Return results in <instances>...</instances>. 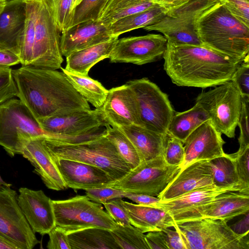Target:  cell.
<instances>
[{"instance_id":"obj_1","label":"cell","mask_w":249,"mask_h":249,"mask_svg":"<svg viewBox=\"0 0 249 249\" xmlns=\"http://www.w3.org/2000/svg\"><path fill=\"white\" fill-rule=\"evenodd\" d=\"M12 75L17 97L36 120L91 109L63 71L21 66L12 70Z\"/></svg>"},{"instance_id":"obj_2","label":"cell","mask_w":249,"mask_h":249,"mask_svg":"<svg viewBox=\"0 0 249 249\" xmlns=\"http://www.w3.org/2000/svg\"><path fill=\"white\" fill-rule=\"evenodd\" d=\"M163 58L164 70L174 84L202 89L231 81L241 62L203 46L168 42Z\"/></svg>"},{"instance_id":"obj_3","label":"cell","mask_w":249,"mask_h":249,"mask_svg":"<svg viewBox=\"0 0 249 249\" xmlns=\"http://www.w3.org/2000/svg\"><path fill=\"white\" fill-rule=\"evenodd\" d=\"M196 29L204 47L240 62L249 56V26L220 1L199 18Z\"/></svg>"},{"instance_id":"obj_4","label":"cell","mask_w":249,"mask_h":249,"mask_svg":"<svg viewBox=\"0 0 249 249\" xmlns=\"http://www.w3.org/2000/svg\"><path fill=\"white\" fill-rule=\"evenodd\" d=\"M105 130L106 128L77 142H64L53 139H44V142L51 155L99 167L115 181L131 169L106 137Z\"/></svg>"},{"instance_id":"obj_5","label":"cell","mask_w":249,"mask_h":249,"mask_svg":"<svg viewBox=\"0 0 249 249\" xmlns=\"http://www.w3.org/2000/svg\"><path fill=\"white\" fill-rule=\"evenodd\" d=\"M38 138L50 137L20 99L13 98L0 105V145L9 156L21 155L25 143Z\"/></svg>"},{"instance_id":"obj_6","label":"cell","mask_w":249,"mask_h":249,"mask_svg":"<svg viewBox=\"0 0 249 249\" xmlns=\"http://www.w3.org/2000/svg\"><path fill=\"white\" fill-rule=\"evenodd\" d=\"M219 2V0H190L167 11L161 18L143 29L161 33L168 42L175 45L203 46L197 34V22Z\"/></svg>"},{"instance_id":"obj_7","label":"cell","mask_w":249,"mask_h":249,"mask_svg":"<svg viewBox=\"0 0 249 249\" xmlns=\"http://www.w3.org/2000/svg\"><path fill=\"white\" fill-rule=\"evenodd\" d=\"M187 249H249V234L235 233L220 219L201 218L176 225Z\"/></svg>"},{"instance_id":"obj_8","label":"cell","mask_w":249,"mask_h":249,"mask_svg":"<svg viewBox=\"0 0 249 249\" xmlns=\"http://www.w3.org/2000/svg\"><path fill=\"white\" fill-rule=\"evenodd\" d=\"M55 226L67 234L93 227L112 231L117 224L100 203L93 202L86 195L65 200H53Z\"/></svg>"},{"instance_id":"obj_9","label":"cell","mask_w":249,"mask_h":249,"mask_svg":"<svg viewBox=\"0 0 249 249\" xmlns=\"http://www.w3.org/2000/svg\"><path fill=\"white\" fill-rule=\"evenodd\" d=\"M207 113L215 128L230 138L235 137L242 105V97L231 80L202 92L196 98Z\"/></svg>"},{"instance_id":"obj_10","label":"cell","mask_w":249,"mask_h":249,"mask_svg":"<svg viewBox=\"0 0 249 249\" xmlns=\"http://www.w3.org/2000/svg\"><path fill=\"white\" fill-rule=\"evenodd\" d=\"M60 30L48 0H37L33 57L30 66L58 70L63 58L60 49Z\"/></svg>"},{"instance_id":"obj_11","label":"cell","mask_w":249,"mask_h":249,"mask_svg":"<svg viewBox=\"0 0 249 249\" xmlns=\"http://www.w3.org/2000/svg\"><path fill=\"white\" fill-rule=\"evenodd\" d=\"M181 170L168 164L163 156L141 162L135 168L108 186L128 193L158 196Z\"/></svg>"},{"instance_id":"obj_12","label":"cell","mask_w":249,"mask_h":249,"mask_svg":"<svg viewBox=\"0 0 249 249\" xmlns=\"http://www.w3.org/2000/svg\"><path fill=\"white\" fill-rule=\"evenodd\" d=\"M138 103L143 127L161 133L167 129L175 111L167 94L147 78L128 81Z\"/></svg>"},{"instance_id":"obj_13","label":"cell","mask_w":249,"mask_h":249,"mask_svg":"<svg viewBox=\"0 0 249 249\" xmlns=\"http://www.w3.org/2000/svg\"><path fill=\"white\" fill-rule=\"evenodd\" d=\"M48 139L75 140L104 130L108 124L100 109L77 110L37 120Z\"/></svg>"},{"instance_id":"obj_14","label":"cell","mask_w":249,"mask_h":249,"mask_svg":"<svg viewBox=\"0 0 249 249\" xmlns=\"http://www.w3.org/2000/svg\"><path fill=\"white\" fill-rule=\"evenodd\" d=\"M18 196L11 187L0 185V232L22 249H32L40 241L21 210Z\"/></svg>"},{"instance_id":"obj_15","label":"cell","mask_w":249,"mask_h":249,"mask_svg":"<svg viewBox=\"0 0 249 249\" xmlns=\"http://www.w3.org/2000/svg\"><path fill=\"white\" fill-rule=\"evenodd\" d=\"M167 40L159 34H148L118 39L108 58L111 63L142 65L163 57Z\"/></svg>"},{"instance_id":"obj_16","label":"cell","mask_w":249,"mask_h":249,"mask_svg":"<svg viewBox=\"0 0 249 249\" xmlns=\"http://www.w3.org/2000/svg\"><path fill=\"white\" fill-rule=\"evenodd\" d=\"M18 191V204L33 232L48 234L56 226L52 200L41 190L21 187Z\"/></svg>"},{"instance_id":"obj_17","label":"cell","mask_w":249,"mask_h":249,"mask_svg":"<svg viewBox=\"0 0 249 249\" xmlns=\"http://www.w3.org/2000/svg\"><path fill=\"white\" fill-rule=\"evenodd\" d=\"M100 109L111 126L135 124L143 127L136 96L126 84L108 90L106 101Z\"/></svg>"},{"instance_id":"obj_18","label":"cell","mask_w":249,"mask_h":249,"mask_svg":"<svg viewBox=\"0 0 249 249\" xmlns=\"http://www.w3.org/2000/svg\"><path fill=\"white\" fill-rule=\"evenodd\" d=\"M239 191H244L235 188H219L212 185L193 190L168 200H160L150 206L167 212L176 225H178L189 221L198 208L211 202L219 194Z\"/></svg>"},{"instance_id":"obj_19","label":"cell","mask_w":249,"mask_h":249,"mask_svg":"<svg viewBox=\"0 0 249 249\" xmlns=\"http://www.w3.org/2000/svg\"><path fill=\"white\" fill-rule=\"evenodd\" d=\"M225 142L210 120L196 128L186 139L183 144L184 159L181 169L199 160H210L222 156Z\"/></svg>"},{"instance_id":"obj_20","label":"cell","mask_w":249,"mask_h":249,"mask_svg":"<svg viewBox=\"0 0 249 249\" xmlns=\"http://www.w3.org/2000/svg\"><path fill=\"white\" fill-rule=\"evenodd\" d=\"M51 156L68 188L86 190L108 186L114 182L108 174L99 167Z\"/></svg>"},{"instance_id":"obj_21","label":"cell","mask_w":249,"mask_h":249,"mask_svg":"<svg viewBox=\"0 0 249 249\" xmlns=\"http://www.w3.org/2000/svg\"><path fill=\"white\" fill-rule=\"evenodd\" d=\"M60 49L66 57L71 53L109 40L108 27L99 20H88L61 32Z\"/></svg>"},{"instance_id":"obj_22","label":"cell","mask_w":249,"mask_h":249,"mask_svg":"<svg viewBox=\"0 0 249 249\" xmlns=\"http://www.w3.org/2000/svg\"><path fill=\"white\" fill-rule=\"evenodd\" d=\"M249 212V192L229 191L219 194L211 202L198 208L189 221L208 218L228 222Z\"/></svg>"},{"instance_id":"obj_23","label":"cell","mask_w":249,"mask_h":249,"mask_svg":"<svg viewBox=\"0 0 249 249\" xmlns=\"http://www.w3.org/2000/svg\"><path fill=\"white\" fill-rule=\"evenodd\" d=\"M213 185L209 161L199 160L184 168L158 196L160 200H168L193 190Z\"/></svg>"},{"instance_id":"obj_24","label":"cell","mask_w":249,"mask_h":249,"mask_svg":"<svg viewBox=\"0 0 249 249\" xmlns=\"http://www.w3.org/2000/svg\"><path fill=\"white\" fill-rule=\"evenodd\" d=\"M21 155L33 165L35 172L48 189L61 191L68 188L45 144L44 139L27 142Z\"/></svg>"},{"instance_id":"obj_25","label":"cell","mask_w":249,"mask_h":249,"mask_svg":"<svg viewBox=\"0 0 249 249\" xmlns=\"http://www.w3.org/2000/svg\"><path fill=\"white\" fill-rule=\"evenodd\" d=\"M25 18L24 0L5 2L0 14V49L9 50L18 56Z\"/></svg>"},{"instance_id":"obj_26","label":"cell","mask_w":249,"mask_h":249,"mask_svg":"<svg viewBox=\"0 0 249 249\" xmlns=\"http://www.w3.org/2000/svg\"><path fill=\"white\" fill-rule=\"evenodd\" d=\"M116 127L132 142L141 162L163 156L168 133L157 132L135 124Z\"/></svg>"},{"instance_id":"obj_27","label":"cell","mask_w":249,"mask_h":249,"mask_svg":"<svg viewBox=\"0 0 249 249\" xmlns=\"http://www.w3.org/2000/svg\"><path fill=\"white\" fill-rule=\"evenodd\" d=\"M128 215L130 224L142 232L161 231L174 227L172 216L165 211L151 206L142 205L122 201Z\"/></svg>"},{"instance_id":"obj_28","label":"cell","mask_w":249,"mask_h":249,"mask_svg":"<svg viewBox=\"0 0 249 249\" xmlns=\"http://www.w3.org/2000/svg\"><path fill=\"white\" fill-rule=\"evenodd\" d=\"M118 36L91 47L74 52L66 57L65 69L72 73L88 76L90 69L96 63L109 58Z\"/></svg>"},{"instance_id":"obj_29","label":"cell","mask_w":249,"mask_h":249,"mask_svg":"<svg viewBox=\"0 0 249 249\" xmlns=\"http://www.w3.org/2000/svg\"><path fill=\"white\" fill-rule=\"evenodd\" d=\"M71 249H120L110 231L93 227L68 234Z\"/></svg>"},{"instance_id":"obj_30","label":"cell","mask_w":249,"mask_h":249,"mask_svg":"<svg viewBox=\"0 0 249 249\" xmlns=\"http://www.w3.org/2000/svg\"><path fill=\"white\" fill-rule=\"evenodd\" d=\"M209 120L206 111L198 104L181 112H175L167 129V133L179 140L183 143L199 126Z\"/></svg>"},{"instance_id":"obj_31","label":"cell","mask_w":249,"mask_h":249,"mask_svg":"<svg viewBox=\"0 0 249 249\" xmlns=\"http://www.w3.org/2000/svg\"><path fill=\"white\" fill-rule=\"evenodd\" d=\"M167 10L158 4L144 11L119 19L108 27L112 37L151 25L161 18Z\"/></svg>"},{"instance_id":"obj_32","label":"cell","mask_w":249,"mask_h":249,"mask_svg":"<svg viewBox=\"0 0 249 249\" xmlns=\"http://www.w3.org/2000/svg\"><path fill=\"white\" fill-rule=\"evenodd\" d=\"M156 4L149 0H108L98 19L108 27L119 19L147 10Z\"/></svg>"},{"instance_id":"obj_33","label":"cell","mask_w":249,"mask_h":249,"mask_svg":"<svg viewBox=\"0 0 249 249\" xmlns=\"http://www.w3.org/2000/svg\"><path fill=\"white\" fill-rule=\"evenodd\" d=\"M208 161L213 185L219 188H235L249 192V188L242 184L239 179L234 160L231 154H225Z\"/></svg>"},{"instance_id":"obj_34","label":"cell","mask_w":249,"mask_h":249,"mask_svg":"<svg viewBox=\"0 0 249 249\" xmlns=\"http://www.w3.org/2000/svg\"><path fill=\"white\" fill-rule=\"evenodd\" d=\"M62 71L76 91L95 109H100L107 98L108 90L99 81L88 76L74 74L61 68Z\"/></svg>"},{"instance_id":"obj_35","label":"cell","mask_w":249,"mask_h":249,"mask_svg":"<svg viewBox=\"0 0 249 249\" xmlns=\"http://www.w3.org/2000/svg\"><path fill=\"white\" fill-rule=\"evenodd\" d=\"M26 18L21 35L18 56L22 66H30L33 57L37 0H24Z\"/></svg>"},{"instance_id":"obj_36","label":"cell","mask_w":249,"mask_h":249,"mask_svg":"<svg viewBox=\"0 0 249 249\" xmlns=\"http://www.w3.org/2000/svg\"><path fill=\"white\" fill-rule=\"evenodd\" d=\"M105 128L106 137L114 145L121 157L131 170L137 167L141 161L137 151L130 140L116 127L108 124Z\"/></svg>"},{"instance_id":"obj_37","label":"cell","mask_w":249,"mask_h":249,"mask_svg":"<svg viewBox=\"0 0 249 249\" xmlns=\"http://www.w3.org/2000/svg\"><path fill=\"white\" fill-rule=\"evenodd\" d=\"M110 231L120 249H149L145 235L132 225L124 226L117 224Z\"/></svg>"},{"instance_id":"obj_38","label":"cell","mask_w":249,"mask_h":249,"mask_svg":"<svg viewBox=\"0 0 249 249\" xmlns=\"http://www.w3.org/2000/svg\"><path fill=\"white\" fill-rule=\"evenodd\" d=\"M108 1L82 0L71 11V21L68 28L85 21L98 19Z\"/></svg>"},{"instance_id":"obj_39","label":"cell","mask_w":249,"mask_h":249,"mask_svg":"<svg viewBox=\"0 0 249 249\" xmlns=\"http://www.w3.org/2000/svg\"><path fill=\"white\" fill-rule=\"evenodd\" d=\"M184 155L183 142L168 134L163 155L165 162L170 165L179 166L181 167Z\"/></svg>"},{"instance_id":"obj_40","label":"cell","mask_w":249,"mask_h":249,"mask_svg":"<svg viewBox=\"0 0 249 249\" xmlns=\"http://www.w3.org/2000/svg\"><path fill=\"white\" fill-rule=\"evenodd\" d=\"M242 105L238 124L240 129L238 138L239 148L236 152L241 153L249 147V97H242Z\"/></svg>"},{"instance_id":"obj_41","label":"cell","mask_w":249,"mask_h":249,"mask_svg":"<svg viewBox=\"0 0 249 249\" xmlns=\"http://www.w3.org/2000/svg\"><path fill=\"white\" fill-rule=\"evenodd\" d=\"M86 196L92 201L104 204L117 198L125 197L127 192L111 186L92 188L85 190Z\"/></svg>"},{"instance_id":"obj_42","label":"cell","mask_w":249,"mask_h":249,"mask_svg":"<svg viewBox=\"0 0 249 249\" xmlns=\"http://www.w3.org/2000/svg\"><path fill=\"white\" fill-rule=\"evenodd\" d=\"M18 90L13 77L12 69L0 68V105L6 101L17 97Z\"/></svg>"},{"instance_id":"obj_43","label":"cell","mask_w":249,"mask_h":249,"mask_svg":"<svg viewBox=\"0 0 249 249\" xmlns=\"http://www.w3.org/2000/svg\"><path fill=\"white\" fill-rule=\"evenodd\" d=\"M231 81L242 97H249V59L247 57L237 67Z\"/></svg>"},{"instance_id":"obj_44","label":"cell","mask_w":249,"mask_h":249,"mask_svg":"<svg viewBox=\"0 0 249 249\" xmlns=\"http://www.w3.org/2000/svg\"><path fill=\"white\" fill-rule=\"evenodd\" d=\"M72 3V0H56L53 5L55 19L61 32L70 26Z\"/></svg>"},{"instance_id":"obj_45","label":"cell","mask_w":249,"mask_h":249,"mask_svg":"<svg viewBox=\"0 0 249 249\" xmlns=\"http://www.w3.org/2000/svg\"><path fill=\"white\" fill-rule=\"evenodd\" d=\"M122 201V198H117L108 201L103 205L107 212L117 224L128 226L131 225L130 221Z\"/></svg>"},{"instance_id":"obj_46","label":"cell","mask_w":249,"mask_h":249,"mask_svg":"<svg viewBox=\"0 0 249 249\" xmlns=\"http://www.w3.org/2000/svg\"><path fill=\"white\" fill-rule=\"evenodd\" d=\"M230 12L249 26V0H219Z\"/></svg>"},{"instance_id":"obj_47","label":"cell","mask_w":249,"mask_h":249,"mask_svg":"<svg viewBox=\"0 0 249 249\" xmlns=\"http://www.w3.org/2000/svg\"><path fill=\"white\" fill-rule=\"evenodd\" d=\"M233 158L238 177L244 186L249 188V147L241 153L231 154Z\"/></svg>"},{"instance_id":"obj_48","label":"cell","mask_w":249,"mask_h":249,"mask_svg":"<svg viewBox=\"0 0 249 249\" xmlns=\"http://www.w3.org/2000/svg\"><path fill=\"white\" fill-rule=\"evenodd\" d=\"M49 240L47 245L48 249H71L68 234L55 227L48 234Z\"/></svg>"},{"instance_id":"obj_49","label":"cell","mask_w":249,"mask_h":249,"mask_svg":"<svg viewBox=\"0 0 249 249\" xmlns=\"http://www.w3.org/2000/svg\"><path fill=\"white\" fill-rule=\"evenodd\" d=\"M145 240L149 249H168L165 234L162 231L147 232Z\"/></svg>"},{"instance_id":"obj_50","label":"cell","mask_w":249,"mask_h":249,"mask_svg":"<svg viewBox=\"0 0 249 249\" xmlns=\"http://www.w3.org/2000/svg\"><path fill=\"white\" fill-rule=\"evenodd\" d=\"M165 234L166 242L168 249H187L184 242L177 230H172L169 228L161 230Z\"/></svg>"},{"instance_id":"obj_51","label":"cell","mask_w":249,"mask_h":249,"mask_svg":"<svg viewBox=\"0 0 249 249\" xmlns=\"http://www.w3.org/2000/svg\"><path fill=\"white\" fill-rule=\"evenodd\" d=\"M19 63L20 60L18 55L9 50L0 49V68H10Z\"/></svg>"},{"instance_id":"obj_52","label":"cell","mask_w":249,"mask_h":249,"mask_svg":"<svg viewBox=\"0 0 249 249\" xmlns=\"http://www.w3.org/2000/svg\"><path fill=\"white\" fill-rule=\"evenodd\" d=\"M125 197L128 198L137 204L150 206L160 201L158 197L149 195L128 193L126 194Z\"/></svg>"},{"instance_id":"obj_53","label":"cell","mask_w":249,"mask_h":249,"mask_svg":"<svg viewBox=\"0 0 249 249\" xmlns=\"http://www.w3.org/2000/svg\"><path fill=\"white\" fill-rule=\"evenodd\" d=\"M244 217L231 226V229L237 234L245 236L249 233V212Z\"/></svg>"},{"instance_id":"obj_54","label":"cell","mask_w":249,"mask_h":249,"mask_svg":"<svg viewBox=\"0 0 249 249\" xmlns=\"http://www.w3.org/2000/svg\"><path fill=\"white\" fill-rule=\"evenodd\" d=\"M166 10H169L179 6L190 0H151Z\"/></svg>"},{"instance_id":"obj_55","label":"cell","mask_w":249,"mask_h":249,"mask_svg":"<svg viewBox=\"0 0 249 249\" xmlns=\"http://www.w3.org/2000/svg\"><path fill=\"white\" fill-rule=\"evenodd\" d=\"M0 249H22L14 241L0 232Z\"/></svg>"},{"instance_id":"obj_56","label":"cell","mask_w":249,"mask_h":249,"mask_svg":"<svg viewBox=\"0 0 249 249\" xmlns=\"http://www.w3.org/2000/svg\"><path fill=\"white\" fill-rule=\"evenodd\" d=\"M81 0H72L71 11L77 5L79 4Z\"/></svg>"},{"instance_id":"obj_57","label":"cell","mask_w":249,"mask_h":249,"mask_svg":"<svg viewBox=\"0 0 249 249\" xmlns=\"http://www.w3.org/2000/svg\"><path fill=\"white\" fill-rule=\"evenodd\" d=\"M0 185H4L8 187H11L12 186V184L5 182L0 176Z\"/></svg>"},{"instance_id":"obj_58","label":"cell","mask_w":249,"mask_h":249,"mask_svg":"<svg viewBox=\"0 0 249 249\" xmlns=\"http://www.w3.org/2000/svg\"><path fill=\"white\" fill-rule=\"evenodd\" d=\"M5 4V3H0V14L2 11L4 7Z\"/></svg>"},{"instance_id":"obj_59","label":"cell","mask_w":249,"mask_h":249,"mask_svg":"<svg viewBox=\"0 0 249 249\" xmlns=\"http://www.w3.org/2000/svg\"><path fill=\"white\" fill-rule=\"evenodd\" d=\"M48 0L51 3V4L53 8V5L54 4V3H55L56 0Z\"/></svg>"},{"instance_id":"obj_60","label":"cell","mask_w":249,"mask_h":249,"mask_svg":"<svg viewBox=\"0 0 249 249\" xmlns=\"http://www.w3.org/2000/svg\"><path fill=\"white\" fill-rule=\"evenodd\" d=\"M0 3H5V0H0Z\"/></svg>"},{"instance_id":"obj_61","label":"cell","mask_w":249,"mask_h":249,"mask_svg":"<svg viewBox=\"0 0 249 249\" xmlns=\"http://www.w3.org/2000/svg\"><path fill=\"white\" fill-rule=\"evenodd\" d=\"M12 0H5V2H8V1H12Z\"/></svg>"},{"instance_id":"obj_62","label":"cell","mask_w":249,"mask_h":249,"mask_svg":"<svg viewBox=\"0 0 249 249\" xmlns=\"http://www.w3.org/2000/svg\"></svg>"}]
</instances>
